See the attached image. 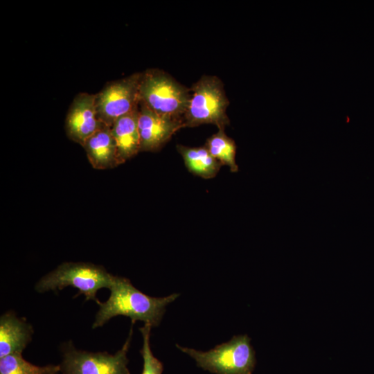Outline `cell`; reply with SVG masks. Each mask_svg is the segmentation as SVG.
Listing matches in <instances>:
<instances>
[{
    "mask_svg": "<svg viewBox=\"0 0 374 374\" xmlns=\"http://www.w3.org/2000/svg\"><path fill=\"white\" fill-rule=\"evenodd\" d=\"M109 290L108 299L98 304L99 309L91 326L93 329L103 326L117 316L129 317L133 324L141 321L157 327L162 320L166 306L179 296L173 293L166 297L150 296L136 288L127 278L117 276Z\"/></svg>",
    "mask_w": 374,
    "mask_h": 374,
    "instance_id": "obj_1",
    "label": "cell"
},
{
    "mask_svg": "<svg viewBox=\"0 0 374 374\" xmlns=\"http://www.w3.org/2000/svg\"><path fill=\"white\" fill-rule=\"evenodd\" d=\"M114 278L115 276L100 265L67 262L42 277L35 284V290L38 293H44L70 286L78 290L76 296L83 294L86 301H93L98 304L100 301L96 296L98 291L102 288L109 290Z\"/></svg>",
    "mask_w": 374,
    "mask_h": 374,
    "instance_id": "obj_2",
    "label": "cell"
},
{
    "mask_svg": "<svg viewBox=\"0 0 374 374\" xmlns=\"http://www.w3.org/2000/svg\"><path fill=\"white\" fill-rule=\"evenodd\" d=\"M247 335L233 336L227 342L208 351L176 346L193 358L197 366L215 374H252L256 365L255 350Z\"/></svg>",
    "mask_w": 374,
    "mask_h": 374,
    "instance_id": "obj_3",
    "label": "cell"
},
{
    "mask_svg": "<svg viewBox=\"0 0 374 374\" xmlns=\"http://www.w3.org/2000/svg\"><path fill=\"white\" fill-rule=\"evenodd\" d=\"M140 102L152 112L183 119L190 98V91L170 75L159 69L141 73Z\"/></svg>",
    "mask_w": 374,
    "mask_h": 374,
    "instance_id": "obj_4",
    "label": "cell"
},
{
    "mask_svg": "<svg viewBox=\"0 0 374 374\" xmlns=\"http://www.w3.org/2000/svg\"><path fill=\"white\" fill-rule=\"evenodd\" d=\"M192 95L184 115V127L213 124L224 130L230 123L226 115L229 101L222 81L214 75H203L193 84Z\"/></svg>",
    "mask_w": 374,
    "mask_h": 374,
    "instance_id": "obj_5",
    "label": "cell"
},
{
    "mask_svg": "<svg viewBox=\"0 0 374 374\" xmlns=\"http://www.w3.org/2000/svg\"><path fill=\"white\" fill-rule=\"evenodd\" d=\"M122 348L114 354L89 352L77 349L71 341L63 344L61 350V374H130L127 354L130 346L132 328Z\"/></svg>",
    "mask_w": 374,
    "mask_h": 374,
    "instance_id": "obj_6",
    "label": "cell"
},
{
    "mask_svg": "<svg viewBox=\"0 0 374 374\" xmlns=\"http://www.w3.org/2000/svg\"><path fill=\"white\" fill-rule=\"evenodd\" d=\"M141 73L108 82L96 94V108L100 121L112 127L119 118L139 109Z\"/></svg>",
    "mask_w": 374,
    "mask_h": 374,
    "instance_id": "obj_7",
    "label": "cell"
},
{
    "mask_svg": "<svg viewBox=\"0 0 374 374\" xmlns=\"http://www.w3.org/2000/svg\"><path fill=\"white\" fill-rule=\"evenodd\" d=\"M138 125L141 152L159 150L177 131L184 127L183 119L158 114L141 102L139 106Z\"/></svg>",
    "mask_w": 374,
    "mask_h": 374,
    "instance_id": "obj_8",
    "label": "cell"
},
{
    "mask_svg": "<svg viewBox=\"0 0 374 374\" xmlns=\"http://www.w3.org/2000/svg\"><path fill=\"white\" fill-rule=\"evenodd\" d=\"M104 126L97 115L96 94L82 92L76 95L65 120L67 136L82 146L88 138Z\"/></svg>",
    "mask_w": 374,
    "mask_h": 374,
    "instance_id": "obj_9",
    "label": "cell"
},
{
    "mask_svg": "<svg viewBox=\"0 0 374 374\" xmlns=\"http://www.w3.org/2000/svg\"><path fill=\"white\" fill-rule=\"evenodd\" d=\"M32 326L19 318L13 311H8L0 317V358L15 353L22 354L31 341Z\"/></svg>",
    "mask_w": 374,
    "mask_h": 374,
    "instance_id": "obj_10",
    "label": "cell"
},
{
    "mask_svg": "<svg viewBox=\"0 0 374 374\" xmlns=\"http://www.w3.org/2000/svg\"><path fill=\"white\" fill-rule=\"evenodd\" d=\"M88 160L93 168L105 170L120 165L111 127L104 126L84 143Z\"/></svg>",
    "mask_w": 374,
    "mask_h": 374,
    "instance_id": "obj_11",
    "label": "cell"
},
{
    "mask_svg": "<svg viewBox=\"0 0 374 374\" xmlns=\"http://www.w3.org/2000/svg\"><path fill=\"white\" fill-rule=\"evenodd\" d=\"M138 118L139 109L119 118L110 127L120 164L141 152Z\"/></svg>",
    "mask_w": 374,
    "mask_h": 374,
    "instance_id": "obj_12",
    "label": "cell"
},
{
    "mask_svg": "<svg viewBox=\"0 0 374 374\" xmlns=\"http://www.w3.org/2000/svg\"><path fill=\"white\" fill-rule=\"evenodd\" d=\"M187 169L193 174L204 179H211L217 174L221 164L209 152L206 147L190 148L177 145Z\"/></svg>",
    "mask_w": 374,
    "mask_h": 374,
    "instance_id": "obj_13",
    "label": "cell"
},
{
    "mask_svg": "<svg viewBox=\"0 0 374 374\" xmlns=\"http://www.w3.org/2000/svg\"><path fill=\"white\" fill-rule=\"evenodd\" d=\"M205 146L221 165L227 166L233 172L238 170L235 161L237 150L235 143L226 134L224 130H218L217 133L206 140Z\"/></svg>",
    "mask_w": 374,
    "mask_h": 374,
    "instance_id": "obj_14",
    "label": "cell"
},
{
    "mask_svg": "<svg viewBox=\"0 0 374 374\" xmlns=\"http://www.w3.org/2000/svg\"><path fill=\"white\" fill-rule=\"evenodd\" d=\"M60 365L37 366L15 353L0 358V374H59Z\"/></svg>",
    "mask_w": 374,
    "mask_h": 374,
    "instance_id": "obj_15",
    "label": "cell"
},
{
    "mask_svg": "<svg viewBox=\"0 0 374 374\" xmlns=\"http://www.w3.org/2000/svg\"><path fill=\"white\" fill-rule=\"evenodd\" d=\"M152 328L149 323H144L142 328H139L143 337V346L140 350L143 361L141 374H162L163 371V363L154 356L151 350L150 337Z\"/></svg>",
    "mask_w": 374,
    "mask_h": 374,
    "instance_id": "obj_16",
    "label": "cell"
},
{
    "mask_svg": "<svg viewBox=\"0 0 374 374\" xmlns=\"http://www.w3.org/2000/svg\"><path fill=\"white\" fill-rule=\"evenodd\" d=\"M59 374H61V373H59Z\"/></svg>",
    "mask_w": 374,
    "mask_h": 374,
    "instance_id": "obj_17",
    "label": "cell"
}]
</instances>
